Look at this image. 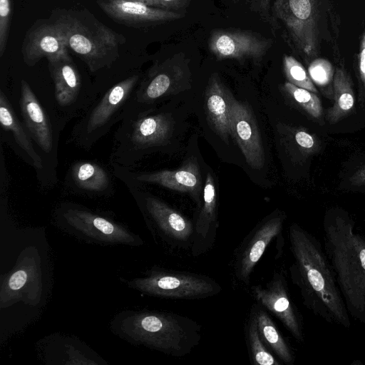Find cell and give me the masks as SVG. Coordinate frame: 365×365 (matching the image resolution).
Here are the masks:
<instances>
[{"label": "cell", "mask_w": 365, "mask_h": 365, "mask_svg": "<svg viewBox=\"0 0 365 365\" xmlns=\"http://www.w3.org/2000/svg\"><path fill=\"white\" fill-rule=\"evenodd\" d=\"M289 240L290 277L304 306L329 324L349 328L351 317L321 242L297 223L290 225Z\"/></svg>", "instance_id": "obj_1"}, {"label": "cell", "mask_w": 365, "mask_h": 365, "mask_svg": "<svg viewBox=\"0 0 365 365\" xmlns=\"http://www.w3.org/2000/svg\"><path fill=\"white\" fill-rule=\"evenodd\" d=\"M324 250L351 317L365 323V237L347 211L331 209L322 222Z\"/></svg>", "instance_id": "obj_2"}, {"label": "cell", "mask_w": 365, "mask_h": 365, "mask_svg": "<svg viewBox=\"0 0 365 365\" xmlns=\"http://www.w3.org/2000/svg\"><path fill=\"white\" fill-rule=\"evenodd\" d=\"M110 329L130 344L175 357L190 354L201 339L197 322L164 311L124 310L113 318Z\"/></svg>", "instance_id": "obj_3"}, {"label": "cell", "mask_w": 365, "mask_h": 365, "mask_svg": "<svg viewBox=\"0 0 365 365\" xmlns=\"http://www.w3.org/2000/svg\"><path fill=\"white\" fill-rule=\"evenodd\" d=\"M49 19L67 48L91 73L110 69L119 58V46L125 42V36L106 26L88 9H56Z\"/></svg>", "instance_id": "obj_4"}, {"label": "cell", "mask_w": 365, "mask_h": 365, "mask_svg": "<svg viewBox=\"0 0 365 365\" xmlns=\"http://www.w3.org/2000/svg\"><path fill=\"white\" fill-rule=\"evenodd\" d=\"M142 77L140 73L133 72L108 82L96 93L73 125L70 142L89 150L106 136L130 110Z\"/></svg>", "instance_id": "obj_5"}, {"label": "cell", "mask_w": 365, "mask_h": 365, "mask_svg": "<svg viewBox=\"0 0 365 365\" xmlns=\"http://www.w3.org/2000/svg\"><path fill=\"white\" fill-rule=\"evenodd\" d=\"M150 108L129 111L113 137L111 165L134 168L146 155L168 144L174 129L170 113Z\"/></svg>", "instance_id": "obj_6"}, {"label": "cell", "mask_w": 365, "mask_h": 365, "mask_svg": "<svg viewBox=\"0 0 365 365\" xmlns=\"http://www.w3.org/2000/svg\"><path fill=\"white\" fill-rule=\"evenodd\" d=\"M53 217L59 229L87 243L130 247L144 244L143 239L124 224L76 202H61Z\"/></svg>", "instance_id": "obj_7"}, {"label": "cell", "mask_w": 365, "mask_h": 365, "mask_svg": "<svg viewBox=\"0 0 365 365\" xmlns=\"http://www.w3.org/2000/svg\"><path fill=\"white\" fill-rule=\"evenodd\" d=\"M47 270L39 250L34 245L26 247L11 269L1 276V309L19 302L31 307L44 302L49 281Z\"/></svg>", "instance_id": "obj_8"}, {"label": "cell", "mask_w": 365, "mask_h": 365, "mask_svg": "<svg viewBox=\"0 0 365 365\" xmlns=\"http://www.w3.org/2000/svg\"><path fill=\"white\" fill-rule=\"evenodd\" d=\"M124 282L129 288L143 294L167 299H202L222 290L220 285L207 276L154 267L143 277Z\"/></svg>", "instance_id": "obj_9"}, {"label": "cell", "mask_w": 365, "mask_h": 365, "mask_svg": "<svg viewBox=\"0 0 365 365\" xmlns=\"http://www.w3.org/2000/svg\"><path fill=\"white\" fill-rule=\"evenodd\" d=\"M128 189L154 238L159 237L174 245H192L195 230L191 221L143 189L133 187Z\"/></svg>", "instance_id": "obj_10"}, {"label": "cell", "mask_w": 365, "mask_h": 365, "mask_svg": "<svg viewBox=\"0 0 365 365\" xmlns=\"http://www.w3.org/2000/svg\"><path fill=\"white\" fill-rule=\"evenodd\" d=\"M47 60L58 108L62 111L78 112L81 115L93 98V89L84 87L81 74L68 48Z\"/></svg>", "instance_id": "obj_11"}, {"label": "cell", "mask_w": 365, "mask_h": 365, "mask_svg": "<svg viewBox=\"0 0 365 365\" xmlns=\"http://www.w3.org/2000/svg\"><path fill=\"white\" fill-rule=\"evenodd\" d=\"M273 8L299 49L307 58L317 57L319 41L316 0H274Z\"/></svg>", "instance_id": "obj_12"}, {"label": "cell", "mask_w": 365, "mask_h": 365, "mask_svg": "<svg viewBox=\"0 0 365 365\" xmlns=\"http://www.w3.org/2000/svg\"><path fill=\"white\" fill-rule=\"evenodd\" d=\"M187 78L185 65L177 56L155 63L143 75L129 111L154 108L160 100L176 93Z\"/></svg>", "instance_id": "obj_13"}, {"label": "cell", "mask_w": 365, "mask_h": 365, "mask_svg": "<svg viewBox=\"0 0 365 365\" xmlns=\"http://www.w3.org/2000/svg\"><path fill=\"white\" fill-rule=\"evenodd\" d=\"M112 168L113 175L127 187H139L147 184H155L178 192L190 193L199 200L202 182L199 166L195 160H190L179 169L173 170L143 172L118 165H112Z\"/></svg>", "instance_id": "obj_14"}, {"label": "cell", "mask_w": 365, "mask_h": 365, "mask_svg": "<svg viewBox=\"0 0 365 365\" xmlns=\"http://www.w3.org/2000/svg\"><path fill=\"white\" fill-rule=\"evenodd\" d=\"M251 290L256 301L274 314L296 340L304 341L302 316L289 295L287 282L281 273L275 272L264 287L254 285Z\"/></svg>", "instance_id": "obj_15"}, {"label": "cell", "mask_w": 365, "mask_h": 365, "mask_svg": "<svg viewBox=\"0 0 365 365\" xmlns=\"http://www.w3.org/2000/svg\"><path fill=\"white\" fill-rule=\"evenodd\" d=\"M286 216L276 212L264 218L249 234L240 249L235 261V274L245 284L251 273L273 239L281 235Z\"/></svg>", "instance_id": "obj_16"}, {"label": "cell", "mask_w": 365, "mask_h": 365, "mask_svg": "<svg viewBox=\"0 0 365 365\" xmlns=\"http://www.w3.org/2000/svg\"><path fill=\"white\" fill-rule=\"evenodd\" d=\"M19 104L23 124L46 163V158H51L56 150L57 135L35 93L24 79L21 81Z\"/></svg>", "instance_id": "obj_17"}, {"label": "cell", "mask_w": 365, "mask_h": 365, "mask_svg": "<svg viewBox=\"0 0 365 365\" xmlns=\"http://www.w3.org/2000/svg\"><path fill=\"white\" fill-rule=\"evenodd\" d=\"M271 41L250 31L217 29L211 33L208 47L218 59L261 58Z\"/></svg>", "instance_id": "obj_18"}, {"label": "cell", "mask_w": 365, "mask_h": 365, "mask_svg": "<svg viewBox=\"0 0 365 365\" xmlns=\"http://www.w3.org/2000/svg\"><path fill=\"white\" fill-rule=\"evenodd\" d=\"M0 123L2 136L16 153L33 167L40 177L46 168L45 161L2 91H0Z\"/></svg>", "instance_id": "obj_19"}, {"label": "cell", "mask_w": 365, "mask_h": 365, "mask_svg": "<svg viewBox=\"0 0 365 365\" xmlns=\"http://www.w3.org/2000/svg\"><path fill=\"white\" fill-rule=\"evenodd\" d=\"M64 187L88 197H108L114 192V182L108 169L97 161L78 160L66 173Z\"/></svg>", "instance_id": "obj_20"}, {"label": "cell", "mask_w": 365, "mask_h": 365, "mask_svg": "<svg viewBox=\"0 0 365 365\" xmlns=\"http://www.w3.org/2000/svg\"><path fill=\"white\" fill-rule=\"evenodd\" d=\"M232 136L236 140L247 163L260 169L264 163V153L255 118L245 104L232 98L231 109Z\"/></svg>", "instance_id": "obj_21"}, {"label": "cell", "mask_w": 365, "mask_h": 365, "mask_svg": "<svg viewBox=\"0 0 365 365\" xmlns=\"http://www.w3.org/2000/svg\"><path fill=\"white\" fill-rule=\"evenodd\" d=\"M98 6L113 21L128 26L140 27L175 20L179 13L158 9L133 0H97Z\"/></svg>", "instance_id": "obj_22"}, {"label": "cell", "mask_w": 365, "mask_h": 365, "mask_svg": "<svg viewBox=\"0 0 365 365\" xmlns=\"http://www.w3.org/2000/svg\"><path fill=\"white\" fill-rule=\"evenodd\" d=\"M67 46L54 24L49 19H38L26 32L21 46L24 63L34 66L43 58L59 54Z\"/></svg>", "instance_id": "obj_23"}, {"label": "cell", "mask_w": 365, "mask_h": 365, "mask_svg": "<svg viewBox=\"0 0 365 365\" xmlns=\"http://www.w3.org/2000/svg\"><path fill=\"white\" fill-rule=\"evenodd\" d=\"M218 227L217 219V195L212 175L207 173L203 189V202L195 225L192 253L194 256L212 247Z\"/></svg>", "instance_id": "obj_24"}, {"label": "cell", "mask_w": 365, "mask_h": 365, "mask_svg": "<svg viewBox=\"0 0 365 365\" xmlns=\"http://www.w3.org/2000/svg\"><path fill=\"white\" fill-rule=\"evenodd\" d=\"M205 97L206 113L211 125L227 142L232 134L231 109L233 98L216 74L210 78Z\"/></svg>", "instance_id": "obj_25"}, {"label": "cell", "mask_w": 365, "mask_h": 365, "mask_svg": "<svg viewBox=\"0 0 365 365\" xmlns=\"http://www.w3.org/2000/svg\"><path fill=\"white\" fill-rule=\"evenodd\" d=\"M334 103L327 110L326 119L334 124L351 114L355 108V96L350 76L342 67H337L333 80Z\"/></svg>", "instance_id": "obj_26"}, {"label": "cell", "mask_w": 365, "mask_h": 365, "mask_svg": "<svg viewBox=\"0 0 365 365\" xmlns=\"http://www.w3.org/2000/svg\"><path fill=\"white\" fill-rule=\"evenodd\" d=\"M256 318L257 329L264 344L287 365L294 361V354L269 314L262 306L255 304L252 309Z\"/></svg>", "instance_id": "obj_27"}, {"label": "cell", "mask_w": 365, "mask_h": 365, "mask_svg": "<svg viewBox=\"0 0 365 365\" xmlns=\"http://www.w3.org/2000/svg\"><path fill=\"white\" fill-rule=\"evenodd\" d=\"M246 338L247 346L253 364L258 365H280L275 357L267 349V346L260 337L256 318L252 310L246 325Z\"/></svg>", "instance_id": "obj_28"}, {"label": "cell", "mask_w": 365, "mask_h": 365, "mask_svg": "<svg viewBox=\"0 0 365 365\" xmlns=\"http://www.w3.org/2000/svg\"><path fill=\"white\" fill-rule=\"evenodd\" d=\"M283 88L289 98L308 116L319 123L323 120L322 105L317 93L296 86L289 82H286Z\"/></svg>", "instance_id": "obj_29"}, {"label": "cell", "mask_w": 365, "mask_h": 365, "mask_svg": "<svg viewBox=\"0 0 365 365\" xmlns=\"http://www.w3.org/2000/svg\"><path fill=\"white\" fill-rule=\"evenodd\" d=\"M308 73L313 83L319 87L322 94L333 100L334 73L331 63L326 59L316 58L309 64Z\"/></svg>", "instance_id": "obj_30"}, {"label": "cell", "mask_w": 365, "mask_h": 365, "mask_svg": "<svg viewBox=\"0 0 365 365\" xmlns=\"http://www.w3.org/2000/svg\"><path fill=\"white\" fill-rule=\"evenodd\" d=\"M283 68L288 82L315 93H318V90L312 81L309 73L302 63L293 56L284 55Z\"/></svg>", "instance_id": "obj_31"}, {"label": "cell", "mask_w": 365, "mask_h": 365, "mask_svg": "<svg viewBox=\"0 0 365 365\" xmlns=\"http://www.w3.org/2000/svg\"><path fill=\"white\" fill-rule=\"evenodd\" d=\"M293 139L302 157L307 158L319 151L321 145L319 139L305 130L295 129Z\"/></svg>", "instance_id": "obj_32"}, {"label": "cell", "mask_w": 365, "mask_h": 365, "mask_svg": "<svg viewBox=\"0 0 365 365\" xmlns=\"http://www.w3.org/2000/svg\"><path fill=\"white\" fill-rule=\"evenodd\" d=\"M13 14V0H0V57L5 52Z\"/></svg>", "instance_id": "obj_33"}, {"label": "cell", "mask_w": 365, "mask_h": 365, "mask_svg": "<svg viewBox=\"0 0 365 365\" xmlns=\"http://www.w3.org/2000/svg\"><path fill=\"white\" fill-rule=\"evenodd\" d=\"M359 100L361 104L365 101V30L360 41L358 57Z\"/></svg>", "instance_id": "obj_34"}, {"label": "cell", "mask_w": 365, "mask_h": 365, "mask_svg": "<svg viewBox=\"0 0 365 365\" xmlns=\"http://www.w3.org/2000/svg\"><path fill=\"white\" fill-rule=\"evenodd\" d=\"M140 1L148 6L165 10H178L185 7L189 0H133Z\"/></svg>", "instance_id": "obj_35"}, {"label": "cell", "mask_w": 365, "mask_h": 365, "mask_svg": "<svg viewBox=\"0 0 365 365\" xmlns=\"http://www.w3.org/2000/svg\"><path fill=\"white\" fill-rule=\"evenodd\" d=\"M352 185L365 187V165L359 168L349 178Z\"/></svg>", "instance_id": "obj_36"}]
</instances>
